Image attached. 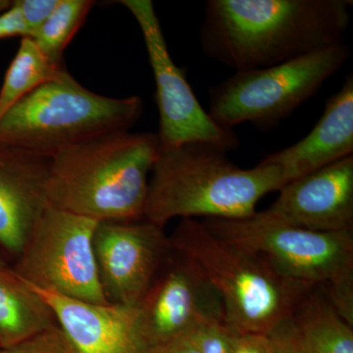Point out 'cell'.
Returning <instances> with one entry per match:
<instances>
[{"instance_id":"cb8c5ba5","label":"cell","mask_w":353,"mask_h":353,"mask_svg":"<svg viewBox=\"0 0 353 353\" xmlns=\"http://www.w3.org/2000/svg\"><path fill=\"white\" fill-rule=\"evenodd\" d=\"M12 37L31 39L29 28L26 24L20 9L14 1L8 10L0 14V39Z\"/></svg>"},{"instance_id":"4fadbf2b","label":"cell","mask_w":353,"mask_h":353,"mask_svg":"<svg viewBox=\"0 0 353 353\" xmlns=\"http://www.w3.org/2000/svg\"><path fill=\"white\" fill-rule=\"evenodd\" d=\"M29 285L52 309L74 353L150 352L137 305L83 303Z\"/></svg>"},{"instance_id":"44dd1931","label":"cell","mask_w":353,"mask_h":353,"mask_svg":"<svg viewBox=\"0 0 353 353\" xmlns=\"http://www.w3.org/2000/svg\"><path fill=\"white\" fill-rule=\"evenodd\" d=\"M0 353H74L59 326L46 330L15 345L0 347Z\"/></svg>"},{"instance_id":"7402d4cb","label":"cell","mask_w":353,"mask_h":353,"mask_svg":"<svg viewBox=\"0 0 353 353\" xmlns=\"http://www.w3.org/2000/svg\"><path fill=\"white\" fill-rule=\"evenodd\" d=\"M266 353H305L292 317L265 334Z\"/></svg>"},{"instance_id":"5bb4252c","label":"cell","mask_w":353,"mask_h":353,"mask_svg":"<svg viewBox=\"0 0 353 353\" xmlns=\"http://www.w3.org/2000/svg\"><path fill=\"white\" fill-rule=\"evenodd\" d=\"M50 158L0 143V246L19 256L50 205Z\"/></svg>"},{"instance_id":"d6986e66","label":"cell","mask_w":353,"mask_h":353,"mask_svg":"<svg viewBox=\"0 0 353 353\" xmlns=\"http://www.w3.org/2000/svg\"><path fill=\"white\" fill-rule=\"evenodd\" d=\"M94 3L90 0H59L48 19L32 37L51 63L63 65L65 48L82 27Z\"/></svg>"},{"instance_id":"52a82bcc","label":"cell","mask_w":353,"mask_h":353,"mask_svg":"<svg viewBox=\"0 0 353 353\" xmlns=\"http://www.w3.org/2000/svg\"><path fill=\"white\" fill-rule=\"evenodd\" d=\"M350 54L343 43L269 68L236 72L209 90L208 114L228 129L243 123L274 129L317 94Z\"/></svg>"},{"instance_id":"4316f807","label":"cell","mask_w":353,"mask_h":353,"mask_svg":"<svg viewBox=\"0 0 353 353\" xmlns=\"http://www.w3.org/2000/svg\"><path fill=\"white\" fill-rule=\"evenodd\" d=\"M12 6V1L9 0H0V14L6 12Z\"/></svg>"},{"instance_id":"7c38bea8","label":"cell","mask_w":353,"mask_h":353,"mask_svg":"<svg viewBox=\"0 0 353 353\" xmlns=\"http://www.w3.org/2000/svg\"><path fill=\"white\" fill-rule=\"evenodd\" d=\"M263 214L310 231L353 232V155L290 181Z\"/></svg>"},{"instance_id":"9a60e30c","label":"cell","mask_w":353,"mask_h":353,"mask_svg":"<svg viewBox=\"0 0 353 353\" xmlns=\"http://www.w3.org/2000/svg\"><path fill=\"white\" fill-rule=\"evenodd\" d=\"M353 155V76L327 101L325 110L307 136L260 164L277 165L285 183Z\"/></svg>"},{"instance_id":"30bf717a","label":"cell","mask_w":353,"mask_h":353,"mask_svg":"<svg viewBox=\"0 0 353 353\" xmlns=\"http://www.w3.org/2000/svg\"><path fill=\"white\" fill-rule=\"evenodd\" d=\"M94 252L108 303L136 306L172 248L164 228L143 218L99 222L94 232Z\"/></svg>"},{"instance_id":"7a4b0ae2","label":"cell","mask_w":353,"mask_h":353,"mask_svg":"<svg viewBox=\"0 0 353 353\" xmlns=\"http://www.w3.org/2000/svg\"><path fill=\"white\" fill-rule=\"evenodd\" d=\"M227 153L208 143L158 146L143 219L162 228L174 218L245 219L262 197L285 185L277 165L243 169Z\"/></svg>"},{"instance_id":"6da1fadb","label":"cell","mask_w":353,"mask_h":353,"mask_svg":"<svg viewBox=\"0 0 353 353\" xmlns=\"http://www.w3.org/2000/svg\"><path fill=\"white\" fill-rule=\"evenodd\" d=\"M352 0H208L202 51L236 72L265 69L343 43Z\"/></svg>"},{"instance_id":"2e32d148","label":"cell","mask_w":353,"mask_h":353,"mask_svg":"<svg viewBox=\"0 0 353 353\" xmlns=\"http://www.w3.org/2000/svg\"><path fill=\"white\" fill-rule=\"evenodd\" d=\"M50 306L0 259V347L57 326Z\"/></svg>"},{"instance_id":"603a6c76","label":"cell","mask_w":353,"mask_h":353,"mask_svg":"<svg viewBox=\"0 0 353 353\" xmlns=\"http://www.w3.org/2000/svg\"><path fill=\"white\" fill-rule=\"evenodd\" d=\"M59 0H15L26 24L31 32V39L44 24L57 6Z\"/></svg>"},{"instance_id":"484cf974","label":"cell","mask_w":353,"mask_h":353,"mask_svg":"<svg viewBox=\"0 0 353 353\" xmlns=\"http://www.w3.org/2000/svg\"><path fill=\"white\" fill-rule=\"evenodd\" d=\"M234 353H266L264 336H241Z\"/></svg>"},{"instance_id":"5b68a950","label":"cell","mask_w":353,"mask_h":353,"mask_svg":"<svg viewBox=\"0 0 353 353\" xmlns=\"http://www.w3.org/2000/svg\"><path fill=\"white\" fill-rule=\"evenodd\" d=\"M143 113L137 95L95 94L68 72L23 97L0 120V143L51 158L65 148L108 132L129 130Z\"/></svg>"},{"instance_id":"8fae6325","label":"cell","mask_w":353,"mask_h":353,"mask_svg":"<svg viewBox=\"0 0 353 353\" xmlns=\"http://www.w3.org/2000/svg\"><path fill=\"white\" fill-rule=\"evenodd\" d=\"M150 347L212 320H227L222 299L192 260L172 250L138 305Z\"/></svg>"},{"instance_id":"3957f363","label":"cell","mask_w":353,"mask_h":353,"mask_svg":"<svg viewBox=\"0 0 353 353\" xmlns=\"http://www.w3.org/2000/svg\"><path fill=\"white\" fill-rule=\"evenodd\" d=\"M157 132H108L50 158L48 199L54 208L103 221L143 219L158 153Z\"/></svg>"},{"instance_id":"8992f818","label":"cell","mask_w":353,"mask_h":353,"mask_svg":"<svg viewBox=\"0 0 353 353\" xmlns=\"http://www.w3.org/2000/svg\"><path fill=\"white\" fill-rule=\"evenodd\" d=\"M221 240L266 260L285 278L320 288L353 326V232L310 231L256 212L245 219H204Z\"/></svg>"},{"instance_id":"277c9868","label":"cell","mask_w":353,"mask_h":353,"mask_svg":"<svg viewBox=\"0 0 353 353\" xmlns=\"http://www.w3.org/2000/svg\"><path fill=\"white\" fill-rule=\"evenodd\" d=\"M169 240L214 287L227 322L241 336L268 334L313 290L285 278L259 255L221 240L196 219H181Z\"/></svg>"},{"instance_id":"9c48e42d","label":"cell","mask_w":353,"mask_h":353,"mask_svg":"<svg viewBox=\"0 0 353 353\" xmlns=\"http://www.w3.org/2000/svg\"><path fill=\"white\" fill-rule=\"evenodd\" d=\"M120 3L134 16L145 41L157 88L159 148L208 143L227 152L236 150L241 145L238 134L218 125L204 110L188 82L185 69L172 59L153 2L122 0Z\"/></svg>"},{"instance_id":"d4e9b609","label":"cell","mask_w":353,"mask_h":353,"mask_svg":"<svg viewBox=\"0 0 353 353\" xmlns=\"http://www.w3.org/2000/svg\"><path fill=\"white\" fill-rule=\"evenodd\" d=\"M196 330V328L161 345L150 347L148 353H201Z\"/></svg>"},{"instance_id":"ffe728a7","label":"cell","mask_w":353,"mask_h":353,"mask_svg":"<svg viewBox=\"0 0 353 353\" xmlns=\"http://www.w3.org/2000/svg\"><path fill=\"white\" fill-rule=\"evenodd\" d=\"M196 331L201 353H234L241 336L227 320L203 323Z\"/></svg>"},{"instance_id":"e0dca14e","label":"cell","mask_w":353,"mask_h":353,"mask_svg":"<svg viewBox=\"0 0 353 353\" xmlns=\"http://www.w3.org/2000/svg\"><path fill=\"white\" fill-rule=\"evenodd\" d=\"M305 353H353V326L334 307L324 290L315 288L292 315Z\"/></svg>"},{"instance_id":"ba28073f","label":"cell","mask_w":353,"mask_h":353,"mask_svg":"<svg viewBox=\"0 0 353 353\" xmlns=\"http://www.w3.org/2000/svg\"><path fill=\"white\" fill-rule=\"evenodd\" d=\"M99 221L48 206L13 267L38 289L92 304H109L95 261Z\"/></svg>"},{"instance_id":"ac0fdd59","label":"cell","mask_w":353,"mask_h":353,"mask_svg":"<svg viewBox=\"0 0 353 353\" xmlns=\"http://www.w3.org/2000/svg\"><path fill=\"white\" fill-rule=\"evenodd\" d=\"M65 71L63 65L46 59L32 39H22L0 90V120L34 88L54 80Z\"/></svg>"}]
</instances>
